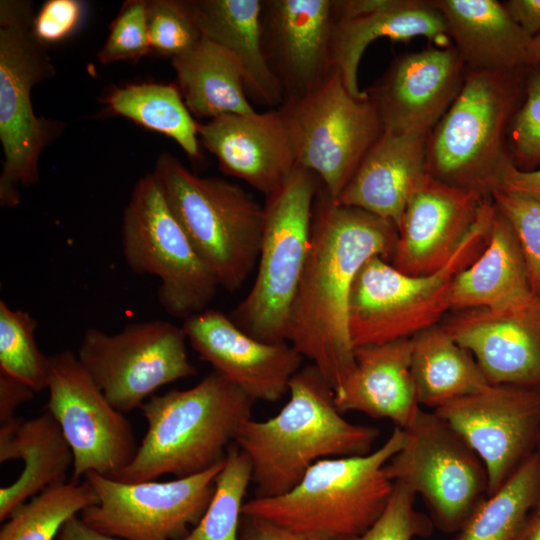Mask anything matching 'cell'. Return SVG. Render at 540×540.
Returning <instances> with one entry per match:
<instances>
[{"instance_id":"cell-1","label":"cell","mask_w":540,"mask_h":540,"mask_svg":"<svg viewBox=\"0 0 540 540\" xmlns=\"http://www.w3.org/2000/svg\"><path fill=\"white\" fill-rule=\"evenodd\" d=\"M397 237L394 223L335 202L321 184L308 256L291 307L288 342L319 369L333 391L354 367L349 302L355 278L374 256L390 262Z\"/></svg>"},{"instance_id":"cell-2","label":"cell","mask_w":540,"mask_h":540,"mask_svg":"<svg viewBox=\"0 0 540 540\" xmlns=\"http://www.w3.org/2000/svg\"><path fill=\"white\" fill-rule=\"evenodd\" d=\"M288 393L275 416L247 420L234 442L251 462L258 498L287 493L321 459L370 453L380 434L341 415L333 388L312 363L295 373Z\"/></svg>"},{"instance_id":"cell-3","label":"cell","mask_w":540,"mask_h":540,"mask_svg":"<svg viewBox=\"0 0 540 540\" xmlns=\"http://www.w3.org/2000/svg\"><path fill=\"white\" fill-rule=\"evenodd\" d=\"M255 400L213 370L191 388L151 396L141 407L147 430L124 483L192 476L223 461Z\"/></svg>"},{"instance_id":"cell-4","label":"cell","mask_w":540,"mask_h":540,"mask_svg":"<svg viewBox=\"0 0 540 540\" xmlns=\"http://www.w3.org/2000/svg\"><path fill=\"white\" fill-rule=\"evenodd\" d=\"M526 70H467L460 93L428 136L431 177L482 198L500 188L512 164L507 135Z\"/></svg>"},{"instance_id":"cell-5","label":"cell","mask_w":540,"mask_h":540,"mask_svg":"<svg viewBox=\"0 0 540 540\" xmlns=\"http://www.w3.org/2000/svg\"><path fill=\"white\" fill-rule=\"evenodd\" d=\"M405 441L404 429L395 427L379 448L366 455L321 459L290 491L254 497L244 503L242 514L330 540L356 538L383 512L393 490L384 466Z\"/></svg>"},{"instance_id":"cell-6","label":"cell","mask_w":540,"mask_h":540,"mask_svg":"<svg viewBox=\"0 0 540 540\" xmlns=\"http://www.w3.org/2000/svg\"><path fill=\"white\" fill-rule=\"evenodd\" d=\"M152 173L219 286L228 292L240 289L257 266L264 205L234 182L194 174L169 153L157 158Z\"/></svg>"},{"instance_id":"cell-7","label":"cell","mask_w":540,"mask_h":540,"mask_svg":"<svg viewBox=\"0 0 540 540\" xmlns=\"http://www.w3.org/2000/svg\"><path fill=\"white\" fill-rule=\"evenodd\" d=\"M495 212L492 197L485 198L460 247L430 275H407L380 256L369 259L358 272L350 295L349 332L354 348L412 338L438 325L451 309L455 276L486 246Z\"/></svg>"},{"instance_id":"cell-8","label":"cell","mask_w":540,"mask_h":540,"mask_svg":"<svg viewBox=\"0 0 540 540\" xmlns=\"http://www.w3.org/2000/svg\"><path fill=\"white\" fill-rule=\"evenodd\" d=\"M31 1H0V142L4 161L0 205L20 203V187L39 180V159L66 124L38 117L33 111L34 86L55 75L45 46L37 39Z\"/></svg>"},{"instance_id":"cell-9","label":"cell","mask_w":540,"mask_h":540,"mask_svg":"<svg viewBox=\"0 0 540 540\" xmlns=\"http://www.w3.org/2000/svg\"><path fill=\"white\" fill-rule=\"evenodd\" d=\"M321 182L296 167L265 197V220L255 280L229 318L267 343L288 342L292 303L311 241L313 208Z\"/></svg>"},{"instance_id":"cell-10","label":"cell","mask_w":540,"mask_h":540,"mask_svg":"<svg viewBox=\"0 0 540 540\" xmlns=\"http://www.w3.org/2000/svg\"><path fill=\"white\" fill-rule=\"evenodd\" d=\"M121 247L132 272L159 279V303L175 318L185 320L207 309L220 287L170 210L153 173L141 177L132 189L123 211Z\"/></svg>"},{"instance_id":"cell-11","label":"cell","mask_w":540,"mask_h":540,"mask_svg":"<svg viewBox=\"0 0 540 540\" xmlns=\"http://www.w3.org/2000/svg\"><path fill=\"white\" fill-rule=\"evenodd\" d=\"M278 109L297 166L314 173L336 201L383 133L375 104L367 93L352 95L335 67L314 91Z\"/></svg>"},{"instance_id":"cell-12","label":"cell","mask_w":540,"mask_h":540,"mask_svg":"<svg viewBox=\"0 0 540 540\" xmlns=\"http://www.w3.org/2000/svg\"><path fill=\"white\" fill-rule=\"evenodd\" d=\"M406 441L384 466L424 500L434 527L455 534L488 496L486 468L470 445L434 411L420 410Z\"/></svg>"},{"instance_id":"cell-13","label":"cell","mask_w":540,"mask_h":540,"mask_svg":"<svg viewBox=\"0 0 540 540\" xmlns=\"http://www.w3.org/2000/svg\"><path fill=\"white\" fill-rule=\"evenodd\" d=\"M183 327L167 320L127 324L108 334L87 329L77 357L110 404L122 413L141 408L157 389L194 376Z\"/></svg>"},{"instance_id":"cell-14","label":"cell","mask_w":540,"mask_h":540,"mask_svg":"<svg viewBox=\"0 0 540 540\" xmlns=\"http://www.w3.org/2000/svg\"><path fill=\"white\" fill-rule=\"evenodd\" d=\"M224 460L204 472L162 482L124 483L89 472L84 479L98 501L79 517L90 528L121 540H180L206 511Z\"/></svg>"},{"instance_id":"cell-15","label":"cell","mask_w":540,"mask_h":540,"mask_svg":"<svg viewBox=\"0 0 540 540\" xmlns=\"http://www.w3.org/2000/svg\"><path fill=\"white\" fill-rule=\"evenodd\" d=\"M47 410L73 452L72 480L89 472L114 478L138 445L131 422L115 409L71 350L50 356Z\"/></svg>"},{"instance_id":"cell-16","label":"cell","mask_w":540,"mask_h":540,"mask_svg":"<svg viewBox=\"0 0 540 540\" xmlns=\"http://www.w3.org/2000/svg\"><path fill=\"white\" fill-rule=\"evenodd\" d=\"M482 460L488 495L499 489L536 451L540 434V388L492 385L433 410Z\"/></svg>"},{"instance_id":"cell-17","label":"cell","mask_w":540,"mask_h":540,"mask_svg":"<svg viewBox=\"0 0 540 540\" xmlns=\"http://www.w3.org/2000/svg\"><path fill=\"white\" fill-rule=\"evenodd\" d=\"M466 73L452 44L428 47L397 56L365 91L383 131L429 135L460 93Z\"/></svg>"},{"instance_id":"cell-18","label":"cell","mask_w":540,"mask_h":540,"mask_svg":"<svg viewBox=\"0 0 540 540\" xmlns=\"http://www.w3.org/2000/svg\"><path fill=\"white\" fill-rule=\"evenodd\" d=\"M334 0H263L262 46L284 102L318 88L335 68Z\"/></svg>"},{"instance_id":"cell-19","label":"cell","mask_w":540,"mask_h":540,"mask_svg":"<svg viewBox=\"0 0 540 540\" xmlns=\"http://www.w3.org/2000/svg\"><path fill=\"white\" fill-rule=\"evenodd\" d=\"M182 327L201 360L255 401L281 399L301 369L304 357L289 342L260 341L221 311L207 308L185 319Z\"/></svg>"},{"instance_id":"cell-20","label":"cell","mask_w":540,"mask_h":540,"mask_svg":"<svg viewBox=\"0 0 540 540\" xmlns=\"http://www.w3.org/2000/svg\"><path fill=\"white\" fill-rule=\"evenodd\" d=\"M442 325L489 384L540 388V296L511 308L457 311Z\"/></svg>"},{"instance_id":"cell-21","label":"cell","mask_w":540,"mask_h":540,"mask_svg":"<svg viewBox=\"0 0 540 540\" xmlns=\"http://www.w3.org/2000/svg\"><path fill=\"white\" fill-rule=\"evenodd\" d=\"M484 199L429 176L403 213L392 266L411 276L440 270L474 226Z\"/></svg>"},{"instance_id":"cell-22","label":"cell","mask_w":540,"mask_h":540,"mask_svg":"<svg viewBox=\"0 0 540 540\" xmlns=\"http://www.w3.org/2000/svg\"><path fill=\"white\" fill-rule=\"evenodd\" d=\"M200 144L213 154L225 175L239 178L265 197L297 166L279 109L224 114L198 123Z\"/></svg>"},{"instance_id":"cell-23","label":"cell","mask_w":540,"mask_h":540,"mask_svg":"<svg viewBox=\"0 0 540 540\" xmlns=\"http://www.w3.org/2000/svg\"><path fill=\"white\" fill-rule=\"evenodd\" d=\"M334 8L332 60L356 97L366 95L359 87L358 70L373 41L425 37L442 47L451 45L444 18L431 0H334Z\"/></svg>"},{"instance_id":"cell-24","label":"cell","mask_w":540,"mask_h":540,"mask_svg":"<svg viewBox=\"0 0 540 540\" xmlns=\"http://www.w3.org/2000/svg\"><path fill=\"white\" fill-rule=\"evenodd\" d=\"M429 135L383 131L335 202L394 223L430 176Z\"/></svg>"},{"instance_id":"cell-25","label":"cell","mask_w":540,"mask_h":540,"mask_svg":"<svg viewBox=\"0 0 540 540\" xmlns=\"http://www.w3.org/2000/svg\"><path fill=\"white\" fill-rule=\"evenodd\" d=\"M413 337L354 348V367L334 391L341 412L357 411L407 428L421 410L411 375Z\"/></svg>"},{"instance_id":"cell-26","label":"cell","mask_w":540,"mask_h":540,"mask_svg":"<svg viewBox=\"0 0 540 540\" xmlns=\"http://www.w3.org/2000/svg\"><path fill=\"white\" fill-rule=\"evenodd\" d=\"M467 70L528 68L533 38L497 0H431Z\"/></svg>"},{"instance_id":"cell-27","label":"cell","mask_w":540,"mask_h":540,"mask_svg":"<svg viewBox=\"0 0 540 540\" xmlns=\"http://www.w3.org/2000/svg\"><path fill=\"white\" fill-rule=\"evenodd\" d=\"M202 35L224 48L241 71L249 100L279 108L283 91L262 46L263 0H184Z\"/></svg>"},{"instance_id":"cell-28","label":"cell","mask_w":540,"mask_h":540,"mask_svg":"<svg viewBox=\"0 0 540 540\" xmlns=\"http://www.w3.org/2000/svg\"><path fill=\"white\" fill-rule=\"evenodd\" d=\"M20 459L19 477L0 489V520L6 521L20 506L46 489L67 481L73 452L54 418L44 413L0 424V462Z\"/></svg>"},{"instance_id":"cell-29","label":"cell","mask_w":540,"mask_h":540,"mask_svg":"<svg viewBox=\"0 0 540 540\" xmlns=\"http://www.w3.org/2000/svg\"><path fill=\"white\" fill-rule=\"evenodd\" d=\"M534 296L517 237L496 207L486 246L452 282L451 309H505Z\"/></svg>"},{"instance_id":"cell-30","label":"cell","mask_w":540,"mask_h":540,"mask_svg":"<svg viewBox=\"0 0 540 540\" xmlns=\"http://www.w3.org/2000/svg\"><path fill=\"white\" fill-rule=\"evenodd\" d=\"M171 63L191 115L210 120L224 114L256 111L246 94L239 66L215 42L203 36L188 52L171 59Z\"/></svg>"},{"instance_id":"cell-31","label":"cell","mask_w":540,"mask_h":540,"mask_svg":"<svg viewBox=\"0 0 540 540\" xmlns=\"http://www.w3.org/2000/svg\"><path fill=\"white\" fill-rule=\"evenodd\" d=\"M410 369L419 404L433 410L489 385L473 355L442 324L413 337Z\"/></svg>"},{"instance_id":"cell-32","label":"cell","mask_w":540,"mask_h":540,"mask_svg":"<svg viewBox=\"0 0 540 540\" xmlns=\"http://www.w3.org/2000/svg\"><path fill=\"white\" fill-rule=\"evenodd\" d=\"M108 111L173 139L194 162L202 159L196 122L177 84L142 82L113 88L102 100Z\"/></svg>"},{"instance_id":"cell-33","label":"cell","mask_w":540,"mask_h":540,"mask_svg":"<svg viewBox=\"0 0 540 540\" xmlns=\"http://www.w3.org/2000/svg\"><path fill=\"white\" fill-rule=\"evenodd\" d=\"M540 505V457L530 455L450 540H512Z\"/></svg>"},{"instance_id":"cell-34","label":"cell","mask_w":540,"mask_h":540,"mask_svg":"<svg viewBox=\"0 0 540 540\" xmlns=\"http://www.w3.org/2000/svg\"><path fill=\"white\" fill-rule=\"evenodd\" d=\"M87 480L52 486L20 506L2 525L0 540H54L64 524L96 504Z\"/></svg>"},{"instance_id":"cell-35","label":"cell","mask_w":540,"mask_h":540,"mask_svg":"<svg viewBox=\"0 0 540 540\" xmlns=\"http://www.w3.org/2000/svg\"><path fill=\"white\" fill-rule=\"evenodd\" d=\"M251 481V462L232 443L216 477L214 493L206 511L180 540H238L244 498Z\"/></svg>"},{"instance_id":"cell-36","label":"cell","mask_w":540,"mask_h":540,"mask_svg":"<svg viewBox=\"0 0 540 540\" xmlns=\"http://www.w3.org/2000/svg\"><path fill=\"white\" fill-rule=\"evenodd\" d=\"M37 320L22 309L10 308L0 300V371L41 392L47 389L50 357L38 347Z\"/></svg>"},{"instance_id":"cell-37","label":"cell","mask_w":540,"mask_h":540,"mask_svg":"<svg viewBox=\"0 0 540 540\" xmlns=\"http://www.w3.org/2000/svg\"><path fill=\"white\" fill-rule=\"evenodd\" d=\"M507 146L517 169L540 167V63L526 70L524 96L510 123Z\"/></svg>"},{"instance_id":"cell-38","label":"cell","mask_w":540,"mask_h":540,"mask_svg":"<svg viewBox=\"0 0 540 540\" xmlns=\"http://www.w3.org/2000/svg\"><path fill=\"white\" fill-rule=\"evenodd\" d=\"M147 23L151 51L171 59L203 37L184 0L147 1Z\"/></svg>"},{"instance_id":"cell-39","label":"cell","mask_w":540,"mask_h":540,"mask_svg":"<svg viewBox=\"0 0 540 540\" xmlns=\"http://www.w3.org/2000/svg\"><path fill=\"white\" fill-rule=\"evenodd\" d=\"M492 199L517 237L532 293L540 296V201L499 190Z\"/></svg>"},{"instance_id":"cell-40","label":"cell","mask_w":540,"mask_h":540,"mask_svg":"<svg viewBox=\"0 0 540 540\" xmlns=\"http://www.w3.org/2000/svg\"><path fill=\"white\" fill-rule=\"evenodd\" d=\"M416 494L400 482H393L390 498L379 516L360 536L351 540H413L429 537L434 529L430 516L415 509Z\"/></svg>"},{"instance_id":"cell-41","label":"cell","mask_w":540,"mask_h":540,"mask_svg":"<svg viewBox=\"0 0 540 540\" xmlns=\"http://www.w3.org/2000/svg\"><path fill=\"white\" fill-rule=\"evenodd\" d=\"M150 53L152 51L148 34L147 1H125L98 52V60L102 64L134 62Z\"/></svg>"},{"instance_id":"cell-42","label":"cell","mask_w":540,"mask_h":540,"mask_svg":"<svg viewBox=\"0 0 540 540\" xmlns=\"http://www.w3.org/2000/svg\"><path fill=\"white\" fill-rule=\"evenodd\" d=\"M84 14V5L78 0H48L35 13L33 29L43 44L62 41L79 26Z\"/></svg>"},{"instance_id":"cell-43","label":"cell","mask_w":540,"mask_h":540,"mask_svg":"<svg viewBox=\"0 0 540 540\" xmlns=\"http://www.w3.org/2000/svg\"><path fill=\"white\" fill-rule=\"evenodd\" d=\"M238 540H330L327 537L295 532L266 518L242 514Z\"/></svg>"},{"instance_id":"cell-44","label":"cell","mask_w":540,"mask_h":540,"mask_svg":"<svg viewBox=\"0 0 540 540\" xmlns=\"http://www.w3.org/2000/svg\"><path fill=\"white\" fill-rule=\"evenodd\" d=\"M34 395L28 385L0 371V424L14 420L17 408Z\"/></svg>"},{"instance_id":"cell-45","label":"cell","mask_w":540,"mask_h":540,"mask_svg":"<svg viewBox=\"0 0 540 540\" xmlns=\"http://www.w3.org/2000/svg\"><path fill=\"white\" fill-rule=\"evenodd\" d=\"M498 190L540 201V167L521 171L510 164Z\"/></svg>"},{"instance_id":"cell-46","label":"cell","mask_w":540,"mask_h":540,"mask_svg":"<svg viewBox=\"0 0 540 540\" xmlns=\"http://www.w3.org/2000/svg\"><path fill=\"white\" fill-rule=\"evenodd\" d=\"M502 3L525 33L532 38L540 36V0H507Z\"/></svg>"},{"instance_id":"cell-47","label":"cell","mask_w":540,"mask_h":540,"mask_svg":"<svg viewBox=\"0 0 540 540\" xmlns=\"http://www.w3.org/2000/svg\"><path fill=\"white\" fill-rule=\"evenodd\" d=\"M56 540H121L87 526L79 517H71L62 527Z\"/></svg>"},{"instance_id":"cell-48","label":"cell","mask_w":540,"mask_h":540,"mask_svg":"<svg viewBox=\"0 0 540 540\" xmlns=\"http://www.w3.org/2000/svg\"><path fill=\"white\" fill-rule=\"evenodd\" d=\"M512 540H540V510L529 514Z\"/></svg>"},{"instance_id":"cell-49","label":"cell","mask_w":540,"mask_h":540,"mask_svg":"<svg viewBox=\"0 0 540 540\" xmlns=\"http://www.w3.org/2000/svg\"><path fill=\"white\" fill-rule=\"evenodd\" d=\"M538 63H540V36L533 38L530 50V66Z\"/></svg>"},{"instance_id":"cell-50","label":"cell","mask_w":540,"mask_h":540,"mask_svg":"<svg viewBox=\"0 0 540 540\" xmlns=\"http://www.w3.org/2000/svg\"><path fill=\"white\" fill-rule=\"evenodd\" d=\"M538 456L540 457V434H539V438H538V442H537V447H536V451H535ZM535 510H540V505L535 509Z\"/></svg>"}]
</instances>
